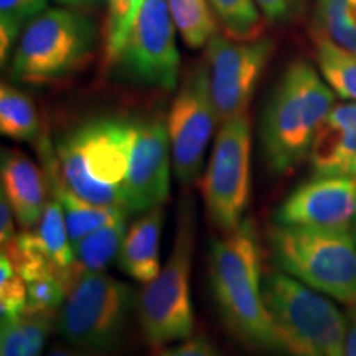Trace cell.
<instances>
[{
	"label": "cell",
	"instance_id": "cell-1",
	"mask_svg": "<svg viewBox=\"0 0 356 356\" xmlns=\"http://www.w3.org/2000/svg\"><path fill=\"white\" fill-rule=\"evenodd\" d=\"M261 244L251 218L225 238L216 239L210 252L211 289L225 323L244 345L270 355H292L262 291Z\"/></svg>",
	"mask_w": 356,
	"mask_h": 356
},
{
	"label": "cell",
	"instance_id": "cell-2",
	"mask_svg": "<svg viewBox=\"0 0 356 356\" xmlns=\"http://www.w3.org/2000/svg\"><path fill=\"white\" fill-rule=\"evenodd\" d=\"M335 108V91L305 60L289 65L267 101L261 122L266 163L275 175L309 157L320 126Z\"/></svg>",
	"mask_w": 356,
	"mask_h": 356
},
{
	"label": "cell",
	"instance_id": "cell-3",
	"mask_svg": "<svg viewBox=\"0 0 356 356\" xmlns=\"http://www.w3.org/2000/svg\"><path fill=\"white\" fill-rule=\"evenodd\" d=\"M134 121L95 119L61 139L58 167L66 188L104 207L124 204V186L131 163Z\"/></svg>",
	"mask_w": 356,
	"mask_h": 356
},
{
	"label": "cell",
	"instance_id": "cell-4",
	"mask_svg": "<svg viewBox=\"0 0 356 356\" xmlns=\"http://www.w3.org/2000/svg\"><path fill=\"white\" fill-rule=\"evenodd\" d=\"M267 243L277 269L314 291L356 307L355 233L274 222Z\"/></svg>",
	"mask_w": 356,
	"mask_h": 356
},
{
	"label": "cell",
	"instance_id": "cell-5",
	"mask_svg": "<svg viewBox=\"0 0 356 356\" xmlns=\"http://www.w3.org/2000/svg\"><path fill=\"white\" fill-rule=\"evenodd\" d=\"M197 216L193 198L185 197L178 210L177 233L165 266L145 284L137 299V314L147 343L154 348L184 341L195 328L190 293Z\"/></svg>",
	"mask_w": 356,
	"mask_h": 356
},
{
	"label": "cell",
	"instance_id": "cell-6",
	"mask_svg": "<svg viewBox=\"0 0 356 356\" xmlns=\"http://www.w3.org/2000/svg\"><path fill=\"white\" fill-rule=\"evenodd\" d=\"M262 291L291 356H345L350 322L333 302L280 269L266 275Z\"/></svg>",
	"mask_w": 356,
	"mask_h": 356
},
{
	"label": "cell",
	"instance_id": "cell-7",
	"mask_svg": "<svg viewBox=\"0 0 356 356\" xmlns=\"http://www.w3.org/2000/svg\"><path fill=\"white\" fill-rule=\"evenodd\" d=\"M136 307L134 289L104 273L81 274L56 314V330L71 346L113 353L121 346Z\"/></svg>",
	"mask_w": 356,
	"mask_h": 356
},
{
	"label": "cell",
	"instance_id": "cell-8",
	"mask_svg": "<svg viewBox=\"0 0 356 356\" xmlns=\"http://www.w3.org/2000/svg\"><path fill=\"white\" fill-rule=\"evenodd\" d=\"M96 30L68 8H47L22 32L10 61L15 81L42 84L70 76L91 56Z\"/></svg>",
	"mask_w": 356,
	"mask_h": 356
},
{
	"label": "cell",
	"instance_id": "cell-9",
	"mask_svg": "<svg viewBox=\"0 0 356 356\" xmlns=\"http://www.w3.org/2000/svg\"><path fill=\"white\" fill-rule=\"evenodd\" d=\"M252 131L248 113L221 122L203 180L208 216L222 234L244 221L251 197Z\"/></svg>",
	"mask_w": 356,
	"mask_h": 356
},
{
	"label": "cell",
	"instance_id": "cell-10",
	"mask_svg": "<svg viewBox=\"0 0 356 356\" xmlns=\"http://www.w3.org/2000/svg\"><path fill=\"white\" fill-rule=\"evenodd\" d=\"M175 30L167 0H144L111 66L139 86L172 91L177 88L180 73Z\"/></svg>",
	"mask_w": 356,
	"mask_h": 356
},
{
	"label": "cell",
	"instance_id": "cell-11",
	"mask_svg": "<svg viewBox=\"0 0 356 356\" xmlns=\"http://www.w3.org/2000/svg\"><path fill=\"white\" fill-rule=\"evenodd\" d=\"M220 122L211 97L208 66L197 65L186 73L167 115L173 172L184 185L195 184L203 170L216 124Z\"/></svg>",
	"mask_w": 356,
	"mask_h": 356
},
{
	"label": "cell",
	"instance_id": "cell-12",
	"mask_svg": "<svg viewBox=\"0 0 356 356\" xmlns=\"http://www.w3.org/2000/svg\"><path fill=\"white\" fill-rule=\"evenodd\" d=\"M273 50V40L261 37L238 40L216 33L208 42V76L220 122L246 113Z\"/></svg>",
	"mask_w": 356,
	"mask_h": 356
},
{
	"label": "cell",
	"instance_id": "cell-13",
	"mask_svg": "<svg viewBox=\"0 0 356 356\" xmlns=\"http://www.w3.org/2000/svg\"><path fill=\"white\" fill-rule=\"evenodd\" d=\"M172 147L167 124L159 119L134 121L131 163L124 186V204L131 213L162 207L170 193Z\"/></svg>",
	"mask_w": 356,
	"mask_h": 356
},
{
	"label": "cell",
	"instance_id": "cell-14",
	"mask_svg": "<svg viewBox=\"0 0 356 356\" xmlns=\"http://www.w3.org/2000/svg\"><path fill=\"white\" fill-rule=\"evenodd\" d=\"M275 225L356 229V177L314 175L280 203Z\"/></svg>",
	"mask_w": 356,
	"mask_h": 356
},
{
	"label": "cell",
	"instance_id": "cell-15",
	"mask_svg": "<svg viewBox=\"0 0 356 356\" xmlns=\"http://www.w3.org/2000/svg\"><path fill=\"white\" fill-rule=\"evenodd\" d=\"M309 159L314 175L356 177V102L330 111L315 136Z\"/></svg>",
	"mask_w": 356,
	"mask_h": 356
},
{
	"label": "cell",
	"instance_id": "cell-16",
	"mask_svg": "<svg viewBox=\"0 0 356 356\" xmlns=\"http://www.w3.org/2000/svg\"><path fill=\"white\" fill-rule=\"evenodd\" d=\"M0 175L2 195L10 204L17 222L24 229L37 228L50 193L44 172L20 150L3 149Z\"/></svg>",
	"mask_w": 356,
	"mask_h": 356
},
{
	"label": "cell",
	"instance_id": "cell-17",
	"mask_svg": "<svg viewBox=\"0 0 356 356\" xmlns=\"http://www.w3.org/2000/svg\"><path fill=\"white\" fill-rule=\"evenodd\" d=\"M163 208L155 207L142 213L131 228H127L118 266L124 274L142 284H149L160 273V239H162Z\"/></svg>",
	"mask_w": 356,
	"mask_h": 356
},
{
	"label": "cell",
	"instance_id": "cell-18",
	"mask_svg": "<svg viewBox=\"0 0 356 356\" xmlns=\"http://www.w3.org/2000/svg\"><path fill=\"white\" fill-rule=\"evenodd\" d=\"M53 327H56V312L25 310L2 320L0 356H42Z\"/></svg>",
	"mask_w": 356,
	"mask_h": 356
},
{
	"label": "cell",
	"instance_id": "cell-19",
	"mask_svg": "<svg viewBox=\"0 0 356 356\" xmlns=\"http://www.w3.org/2000/svg\"><path fill=\"white\" fill-rule=\"evenodd\" d=\"M127 233V218L109 222L73 244L74 267L81 274L104 273L121 251Z\"/></svg>",
	"mask_w": 356,
	"mask_h": 356
},
{
	"label": "cell",
	"instance_id": "cell-20",
	"mask_svg": "<svg viewBox=\"0 0 356 356\" xmlns=\"http://www.w3.org/2000/svg\"><path fill=\"white\" fill-rule=\"evenodd\" d=\"M0 131L19 142H33L40 137V119L33 101L6 83L0 88Z\"/></svg>",
	"mask_w": 356,
	"mask_h": 356
},
{
	"label": "cell",
	"instance_id": "cell-21",
	"mask_svg": "<svg viewBox=\"0 0 356 356\" xmlns=\"http://www.w3.org/2000/svg\"><path fill=\"white\" fill-rule=\"evenodd\" d=\"M315 25L318 38L356 55V0H317Z\"/></svg>",
	"mask_w": 356,
	"mask_h": 356
},
{
	"label": "cell",
	"instance_id": "cell-22",
	"mask_svg": "<svg viewBox=\"0 0 356 356\" xmlns=\"http://www.w3.org/2000/svg\"><path fill=\"white\" fill-rule=\"evenodd\" d=\"M317 61L325 81L338 96L356 102V55L332 43L317 38Z\"/></svg>",
	"mask_w": 356,
	"mask_h": 356
},
{
	"label": "cell",
	"instance_id": "cell-23",
	"mask_svg": "<svg viewBox=\"0 0 356 356\" xmlns=\"http://www.w3.org/2000/svg\"><path fill=\"white\" fill-rule=\"evenodd\" d=\"M172 19L190 48H202L216 35L215 12L208 0H167Z\"/></svg>",
	"mask_w": 356,
	"mask_h": 356
},
{
	"label": "cell",
	"instance_id": "cell-24",
	"mask_svg": "<svg viewBox=\"0 0 356 356\" xmlns=\"http://www.w3.org/2000/svg\"><path fill=\"white\" fill-rule=\"evenodd\" d=\"M48 8V0H0V61L10 60L22 32Z\"/></svg>",
	"mask_w": 356,
	"mask_h": 356
},
{
	"label": "cell",
	"instance_id": "cell-25",
	"mask_svg": "<svg viewBox=\"0 0 356 356\" xmlns=\"http://www.w3.org/2000/svg\"><path fill=\"white\" fill-rule=\"evenodd\" d=\"M229 37L254 40L261 32V12L256 0H208Z\"/></svg>",
	"mask_w": 356,
	"mask_h": 356
},
{
	"label": "cell",
	"instance_id": "cell-26",
	"mask_svg": "<svg viewBox=\"0 0 356 356\" xmlns=\"http://www.w3.org/2000/svg\"><path fill=\"white\" fill-rule=\"evenodd\" d=\"M142 2L144 0H108L109 15L108 26H106L104 56L106 63L109 66L121 51L129 30L132 29L134 22L137 19Z\"/></svg>",
	"mask_w": 356,
	"mask_h": 356
},
{
	"label": "cell",
	"instance_id": "cell-27",
	"mask_svg": "<svg viewBox=\"0 0 356 356\" xmlns=\"http://www.w3.org/2000/svg\"><path fill=\"white\" fill-rule=\"evenodd\" d=\"M29 293L26 282L8 261L6 254L0 256V315L2 320L17 317L26 310Z\"/></svg>",
	"mask_w": 356,
	"mask_h": 356
},
{
	"label": "cell",
	"instance_id": "cell-28",
	"mask_svg": "<svg viewBox=\"0 0 356 356\" xmlns=\"http://www.w3.org/2000/svg\"><path fill=\"white\" fill-rule=\"evenodd\" d=\"M70 289L56 275H47L33 280H26V310L33 312H56L63 305Z\"/></svg>",
	"mask_w": 356,
	"mask_h": 356
},
{
	"label": "cell",
	"instance_id": "cell-29",
	"mask_svg": "<svg viewBox=\"0 0 356 356\" xmlns=\"http://www.w3.org/2000/svg\"><path fill=\"white\" fill-rule=\"evenodd\" d=\"M159 356H222L210 338L198 335L190 337L180 345L160 351Z\"/></svg>",
	"mask_w": 356,
	"mask_h": 356
},
{
	"label": "cell",
	"instance_id": "cell-30",
	"mask_svg": "<svg viewBox=\"0 0 356 356\" xmlns=\"http://www.w3.org/2000/svg\"><path fill=\"white\" fill-rule=\"evenodd\" d=\"M256 3L269 22H284L297 12L300 0H256Z\"/></svg>",
	"mask_w": 356,
	"mask_h": 356
},
{
	"label": "cell",
	"instance_id": "cell-31",
	"mask_svg": "<svg viewBox=\"0 0 356 356\" xmlns=\"http://www.w3.org/2000/svg\"><path fill=\"white\" fill-rule=\"evenodd\" d=\"M13 218H15L13 210L8 204L7 198L2 195L0 197V244H2V248H6L17 234L15 226H13Z\"/></svg>",
	"mask_w": 356,
	"mask_h": 356
},
{
	"label": "cell",
	"instance_id": "cell-32",
	"mask_svg": "<svg viewBox=\"0 0 356 356\" xmlns=\"http://www.w3.org/2000/svg\"><path fill=\"white\" fill-rule=\"evenodd\" d=\"M44 356H99L96 353H89V351L79 350L76 346H65V345H55Z\"/></svg>",
	"mask_w": 356,
	"mask_h": 356
},
{
	"label": "cell",
	"instance_id": "cell-33",
	"mask_svg": "<svg viewBox=\"0 0 356 356\" xmlns=\"http://www.w3.org/2000/svg\"><path fill=\"white\" fill-rule=\"evenodd\" d=\"M345 356H356V320L353 317L350 320L348 332H346Z\"/></svg>",
	"mask_w": 356,
	"mask_h": 356
},
{
	"label": "cell",
	"instance_id": "cell-34",
	"mask_svg": "<svg viewBox=\"0 0 356 356\" xmlns=\"http://www.w3.org/2000/svg\"><path fill=\"white\" fill-rule=\"evenodd\" d=\"M58 3H63V6H86V3L95 2V0H56Z\"/></svg>",
	"mask_w": 356,
	"mask_h": 356
},
{
	"label": "cell",
	"instance_id": "cell-35",
	"mask_svg": "<svg viewBox=\"0 0 356 356\" xmlns=\"http://www.w3.org/2000/svg\"><path fill=\"white\" fill-rule=\"evenodd\" d=\"M351 317L356 320V307H353V310H351Z\"/></svg>",
	"mask_w": 356,
	"mask_h": 356
},
{
	"label": "cell",
	"instance_id": "cell-36",
	"mask_svg": "<svg viewBox=\"0 0 356 356\" xmlns=\"http://www.w3.org/2000/svg\"><path fill=\"white\" fill-rule=\"evenodd\" d=\"M297 356H307V355H297Z\"/></svg>",
	"mask_w": 356,
	"mask_h": 356
},
{
	"label": "cell",
	"instance_id": "cell-37",
	"mask_svg": "<svg viewBox=\"0 0 356 356\" xmlns=\"http://www.w3.org/2000/svg\"><path fill=\"white\" fill-rule=\"evenodd\" d=\"M355 238H356V229H355Z\"/></svg>",
	"mask_w": 356,
	"mask_h": 356
}]
</instances>
